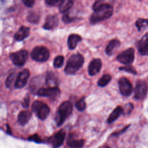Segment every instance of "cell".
I'll use <instances>...</instances> for the list:
<instances>
[{
	"instance_id": "cell-1",
	"label": "cell",
	"mask_w": 148,
	"mask_h": 148,
	"mask_svg": "<svg viewBox=\"0 0 148 148\" xmlns=\"http://www.w3.org/2000/svg\"><path fill=\"white\" fill-rule=\"evenodd\" d=\"M92 8L94 13L90 18V21L92 24L108 19L113 14V7L108 3H102L97 5L94 4Z\"/></svg>"
},
{
	"instance_id": "cell-2",
	"label": "cell",
	"mask_w": 148,
	"mask_h": 148,
	"mask_svg": "<svg viewBox=\"0 0 148 148\" xmlns=\"http://www.w3.org/2000/svg\"><path fill=\"white\" fill-rule=\"evenodd\" d=\"M84 63V57L80 54L72 55L67 61L65 67V72L68 75H73L79 71Z\"/></svg>"
},
{
	"instance_id": "cell-3",
	"label": "cell",
	"mask_w": 148,
	"mask_h": 148,
	"mask_svg": "<svg viewBox=\"0 0 148 148\" xmlns=\"http://www.w3.org/2000/svg\"><path fill=\"white\" fill-rule=\"evenodd\" d=\"M72 104L69 101H64L60 105L56 117L57 126H60L64 123L66 119L72 113Z\"/></svg>"
},
{
	"instance_id": "cell-4",
	"label": "cell",
	"mask_w": 148,
	"mask_h": 148,
	"mask_svg": "<svg viewBox=\"0 0 148 148\" xmlns=\"http://www.w3.org/2000/svg\"><path fill=\"white\" fill-rule=\"evenodd\" d=\"M32 111L36 114L37 117L42 120H45L49 115L50 109L49 106L40 101H35L31 106Z\"/></svg>"
},
{
	"instance_id": "cell-5",
	"label": "cell",
	"mask_w": 148,
	"mask_h": 148,
	"mask_svg": "<svg viewBox=\"0 0 148 148\" xmlns=\"http://www.w3.org/2000/svg\"><path fill=\"white\" fill-rule=\"evenodd\" d=\"M31 56L35 61L43 62L49 60L50 52L45 46H36L32 50Z\"/></svg>"
},
{
	"instance_id": "cell-6",
	"label": "cell",
	"mask_w": 148,
	"mask_h": 148,
	"mask_svg": "<svg viewBox=\"0 0 148 148\" xmlns=\"http://www.w3.org/2000/svg\"><path fill=\"white\" fill-rule=\"evenodd\" d=\"M28 57V53L25 50H21L12 53L10 58L12 62L17 66H23L27 61Z\"/></svg>"
},
{
	"instance_id": "cell-7",
	"label": "cell",
	"mask_w": 148,
	"mask_h": 148,
	"mask_svg": "<svg viewBox=\"0 0 148 148\" xmlns=\"http://www.w3.org/2000/svg\"><path fill=\"white\" fill-rule=\"evenodd\" d=\"M135 58V51L133 48H128L119 54L117 57V60L125 65L132 64Z\"/></svg>"
},
{
	"instance_id": "cell-8",
	"label": "cell",
	"mask_w": 148,
	"mask_h": 148,
	"mask_svg": "<svg viewBox=\"0 0 148 148\" xmlns=\"http://www.w3.org/2000/svg\"><path fill=\"white\" fill-rule=\"evenodd\" d=\"M148 91V85L146 81L139 80L137 81L135 87L134 97L137 99H144Z\"/></svg>"
},
{
	"instance_id": "cell-9",
	"label": "cell",
	"mask_w": 148,
	"mask_h": 148,
	"mask_svg": "<svg viewBox=\"0 0 148 148\" xmlns=\"http://www.w3.org/2000/svg\"><path fill=\"white\" fill-rule=\"evenodd\" d=\"M119 87L120 92L123 96L128 97L131 95L132 92V85L130 81L125 78L121 77L119 80Z\"/></svg>"
},
{
	"instance_id": "cell-10",
	"label": "cell",
	"mask_w": 148,
	"mask_h": 148,
	"mask_svg": "<svg viewBox=\"0 0 148 148\" xmlns=\"http://www.w3.org/2000/svg\"><path fill=\"white\" fill-rule=\"evenodd\" d=\"M29 75L30 72L28 69H24L22 70L17 76L14 83V87L17 88H23L27 84Z\"/></svg>"
},
{
	"instance_id": "cell-11",
	"label": "cell",
	"mask_w": 148,
	"mask_h": 148,
	"mask_svg": "<svg viewBox=\"0 0 148 148\" xmlns=\"http://www.w3.org/2000/svg\"><path fill=\"white\" fill-rule=\"evenodd\" d=\"M36 94L40 97L54 98L60 95V90L57 87H49L47 88L42 87L37 91Z\"/></svg>"
},
{
	"instance_id": "cell-12",
	"label": "cell",
	"mask_w": 148,
	"mask_h": 148,
	"mask_svg": "<svg viewBox=\"0 0 148 148\" xmlns=\"http://www.w3.org/2000/svg\"><path fill=\"white\" fill-rule=\"evenodd\" d=\"M66 133L65 132L61 130L53 136L50 137L49 139V142L51 143L53 148H58L60 147L62 143L65 138Z\"/></svg>"
},
{
	"instance_id": "cell-13",
	"label": "cell",
	"mask_w": 148,
	"mask_h": 148,
	"mask_svg": "<svg viewBox=\"0 0 148 148\" xmlns=\"http://www.w3.org/2000/svg\"><path fill=\"white\" fill-rule=\"evenodd\" d=\"M137 49L139 53L143 56L148 55V34H146L138 42Z\"/></svg>"
},
{
	"instance_id": "cell-14",
	"label": "cell",
	"mask_w": 148,
	"mask_h": 148,
	"mask_svg": "<svg viewBox=\"0 0 148 148\" xmlns=\"http://www.w3.org/2000/svg\"><path fill=\"white\" fill-rule=\"evenodd\" d=\"M102 61L99 58L93 59L89 64L88 71L90 76H94L98 73L101 69Z\"/></svg>"
},
{
	"instance_id": "cell-15",
	"label": "cell",
	"mask_w": 148,
	"mask_h": 148,
	"mask_svg": "<svg viewBox=\"0 0 148 148\" xmlns=\"http://www.w3.org/2000/svg\"><path fill=\"white\" fill-rule=\"evenodd\" d=\"M66 143L71 148H82L84 144V139H77L73 134L68 135Z\"/></svg>"
},
{
	"instance_id": "cell-16",
	"label": "cell",
	"mask_w": 148,
	"mask_h": 148,
	"mask_svg": "<svg viewBox=\"0 0 148 148\" xmlns=\"http://www.w3.org/2000/svg\"><path fill=\"white\" fill-rule=\"evenodd\" d=\"M29 35V29L25 26H21L14 34V38L17 41H21L27 38Z\"/></svg>"
},
{
	"instance_id": "cell-17",
	"label": "cell",
	"mask_w": 148,
	"mask_h": 148,
	"mask_svg": "<svg viewBox=\"0 0 148 148\" xmlns=\"http://www.w3.org/2000/svg\"><path fill=\"white\" fill-rule=\"evenodd\" d=\"M58 24V19L54 15H49L47 16L43 28L46 29H51L55 28Z\"/></svg>"
},
{
	"instance_id": "cell-18",
	"label": "cell",
	"mask_w": 148,
	"mask_h": 148,
	"mask_svg": "<svg viewBox=\"0 0 148 148\" xmlns=\"http://www.w3.org/2000/svg\"><path fill=\"white\" fill-rule=\"evenodd\" d=\"M31 116H32V113L29 110L21 111L18 115V118H17L18 122L20 125H24L28 122Z\"/></svg>"
},
{
	"instance_id": "cell-19",
	"label": "cell",
	"mask_w": 148,
	"mask_h": 148,
	"mask_svg": "<svg viewBox=\"0 0 148 148\" xmlns=\"http://www.w3.org/2000/svg\"><path fill=\"white\" fill-rule=\"evenodd\" d=\"M82 40V38L77 34H71L69 36L68 39V46L69 49H74L77 43Z\"/></svg>"
},
{
	"instance_id": "cell-20",
	"label": "cell",
	"mask_w": 148,
	"mask_h": 148,
	"mask_svg": "<svg viewBox=\"0 0 148 148\" xmlns=\"http://www.w3.org/2000/svg\"><path fill=\"white\" fill-rule=\"evenodd\" d=\"M123 109L120 106H117L114 109L112 112L108 119V123L109 124L112 123L113 121L116 120L123 113Z\"/></svg>"
},
{
	"instance_id": "cell-21",
	"label": "cell",
	"mask_w": 148,
	"mask_h": 148,
	"mask_svg": "<svg viewBox=\"0 0 148 148\" xmlns=\"http://www.w3.org/2000/svg\"><path fill=\"white\" fill-rule=\"evenodd\" d=\"M120 45V42L117 39H113L110 40L105 49V52L108 56L113 54L114 50L116 49Z\"/></svg>"
},
{
	"instance_id": "cell-22",
	"label": "cell",
	"mask_w": 148,
	"mask_h": 148,
	"mask_svg": "<svg viewBox=\"0 0 148 148\" xmlns=\"http://www.w3.org/2000/svg\"><path fill=\"white\" fill-rule=\"evenodd\" d=\"M135 25L138 31H142L148 26V19L139 18L135 23Z\"/></svg>"
},
{
	"instance_id": "cell-23",
	"label": "cell",
	"mask_w": 148,
	"mask_h": 148,
	"mask_svg": "<svg viewBox=\"0 0 148 148\" xmlns=\"http://www.w3.org/2000/svg\"><path fill=\"white\" fill-rule=\"evenodd\" d=\"M112 76L109 74H105L98 81V85L99 87H105L111 81Z\"/></svg>"
},
{
	"instance_id": "cell-24",
	"label": "cell",
	"mask_w": 148,
	"mask_h": 148,
	"mask_svg": "<svg viewBox=\"0 0 148 148\" xmlns=\"http://www.w3.org/2000/svg\"><path fill=\"white\" fill-rule=\"evenodd\" d=\"M73 1L72 0H65L62 5L59 7L60 11L61 13H66L73 5Z\"/></svg>"
},
{
	"instance_id": "cell-25",
	"label": "cell",
	"mask_w": 148,
	"mask_h": 148,
	"mask_svg": "<svg viewBox=\"0 0 148 148\" xmlns=\"http://www.w3.org/2000/svg\"><path fill=\"white\" fill-rule=\"evenodd\" d=\"M46 84L49 87H54L53 85L57 84V81L56 80L55 76L51 73H48L46 79Z\"/></svg>"
},
{
	"instance_id": "cell-26",
	"label": "cell",
	"mask_w": 148,
	"mask_h": 148,
	"mask_svg": "<svg viewBox=\"0 0 148 148\" xmlns=\"http://www.w3.org/2000/svg\"><path fill=\"white\" fill-rule=\"evenodd\" d=\"M64 57L62 56H57L53 62V66L55 68H61L64 64Z\"/></svg>"
},
{
	"instance_id": "cell-27",
	"label": "cell",
	"mask_w": 148,
	"mask_h": 148,
	"mask_svg": "<svg viewBox=\"0 0 148 148\" xmlns=\"http://www.w3.org/2000/svg\"><path fill=\"white\" fill-rule=\"evenodd\" d=\"M75 107L80 112L84 110L86 107V103L84 98H81L75 103Z\"/></svg>"
},
{
	"instance_id": "cell-28",
	"label": "cell",
	"mask_w": 148,
	"mask_h": 148,
	"mask_svg": "<svg viewBox=\"0 0 148 148\" xmlns=\"http://www.w3.org/2000/svg\"><path fill=\"white\" fill-rule=\"evenodd\" d=\"M65 0H45L46 3L49 6L60 7Z\"/></svg>"
},
{
	"instance_id": "cell-29",
	"label": "cell",
	"mask_w": 148,
	"mask_h": 148,
	"mask_svg": "<svg viewBox=\"0 0 148 148\" xmlns=\"http://www.w3.org/2000/svg\"><path fill=\"white\" fill-rule=\"evenodd\" d=\"M120 71H124L127 72H129L133 75H136V71L132 66H121L119 68Z\"/></svg>"
},
{
	"instance_id": "cell-30",
	"label": "cell",
	"mask_w": 148,
	"mask_h": 148,
	"mask_svg": "<svg viewBox=\"0 0 148 148\" xmlns=\"http://www.w3.org/2000/svg\"><path fill=\"white\" fill-rule=\"evenodd\" d=\"M15 76H16V73L13 72V73H10L7 77L6 82H5V84L8 88H9L11 86L12 83H13V82L14 80Z\"/></svg>"
},
{
	"instance_id": "cell-31",
	"label": "cell",
	"mask_w": 148,
	"mask_h": 148,
	"mask_svg": "<svg viewBox=\"0 0 148 148\" xmlns=\"http://www.w3.org/2000/svg\"><path fill=\"white\" fill-rule=\"evenodd\" d=\"M38 20H39L38 16L35 13H31L29 14L28 17V20L31 23H37Z\"/></svg>"
},
{
	"instance_id": "cell-32",
	"label": "cell",
	"mask_w": 148,
	"mask_h": 148,
	"mask_svg": "<svg viewBox=\"0 0 148 148\" xmlns=\"http://www.w3.org/2000/svg\"><path fill=\"white\" fill-rule=\"evenodd\" d=\"M29 140H31V141H34L36 143H40L42 142V139L40 138V137L38 135V134H34L31 136H30L28 139Z\"/></svg>"
},
{
	"instance_id": "cell-33",
	"label": "cell",
	"mask_w": 148,
	"mask_h": 148,
	"mask_svg": "<svg viewBox=\"0 0 148 148\" xmlns=\"http://www.w3.org/2000/svg\"><path fill=\"white\" fill-rule=\"evenodd\" d=\"M62 20L65 23H69L73 21L74 18L73 17H71L68 13H65L64 14V16H62Z\"/></svg>"
},
{
	"instance_id": "cell-34",
	"label": "cell",
	"mask_w": 148,
	"mask_h": 148,
	"mask_svg": "<svg viewBox=\"0 0 148 148\" xmlns=\"http://www.w3.org/2000/svg\"><path fill=\"white\" fill-rule=\"evenodd\" d=\"M30 102V98L28 95H27L23 99V101L22 102V105L24 108H27L28 107Z\"/></svg>"
},
{
	"instance_id": "cell-35",
	"label": "cell",
	"mask_w": 148,
	"mask_h": 148,
	"mask_svg": "<svg viewBox=\"0 0 148 148\" xmlns=\"http://www.w3.org/2000/svg\"><path fill=\"white\" fill-rule=\"evenodd\" d=\"M23 2L25 6L28 7H31L34 5L35 0H23Z\"/></svg>"
},
{
	"instance_id": "cell-36",
	"label": "cell",
	"mask_w": 148,
	"mask_h": 148,
	"mask_svg": "<svg viewBox=\"0 0 148 148\" xmlns=\"http://www.w3.org/2000/svg\"><path fill=\"white\" fill-rule=\"evenodd\" d=\"M130 126V125H127V126H126V127H125V128L123 129V130H122L121 131V132H115V133H113V134H112V135H117V134H119L120 133V134H121V133H123L124 132H125V131H126V130L128 128V127ZM119 132H120V131H119Z\"/></svg>"
},
{
	"instance_id": "cell-37",
	"label": "cell",
	"mask_w": 148,
	"mask_h": 148,
	"mask_svg": "<svg viewBox=\"0 0 148 148\" xmlns=\"http://www.w3.org/2000/svg\"><path fill=\"white\" fill-rule=\"evenodd\" d=\"M100 148H110L108 146H103L102 147H101Z\"/></svg>"
},
{
	"instance_id": "cell-38",
	"label": "cell",
	"mask_w": 148,
	"mask_h": 148,
	"mask_svg": "<svg viewBox=\"0 0 148 148\" xmlns=\"http://www.w3.org/2000/svg\"><path fill=\"white\" fill-rule=\"evenodd\" d=\"M72 1H75V0H72Z\"/></svg>"
},
{
	"instance_id": "cell-39",
	"label": "cell",
	"mask_w": 148,
	"mask_h": 148,
	"mask_svg": "<svg viewBox=\"0 0 148 148\" xmlns=\"http://www.w3.org/2000/svg\"><path fill=\"white\" fill-rule=\"evenodd\" d=\"M139 1H141V0H139Z\"/></svg>"
}]
</instances>
